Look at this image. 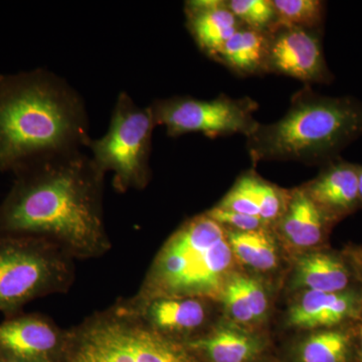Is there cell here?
<instances>
[{
	"mask_svg": "<svg viewBox=\"0 0 362 362\" xmlns=\"http://www.w3.org/2000/svg\"><path fill=\"white\" fill-rule=\"evenodd\" d=\"M0 204V233L54 243L74 259L112 247L104 221L105 173L83 150L42 157L14 173Z\"/></svg>",
	"mask_w": 362,
	"mask_h": 362,
	"instance_id": "6da1fadb",
	"label": "cell"
},
{
	"mask_svg": "<svg viewBox=\"0 0 362 362\" xmlns=\"http://www.w3.org/2000/svg\"><path fill=\"white\" fill-rule=\"evenodd\" d=\"M89 116L82 96L52 71L0 75V170L87 148Z\"/></svg>",
	"mask_w": 362,
	"mask_h": 362,
	"instance_id": "7a4b0ae2",
	"label": "cell"
},
{
	"mask_svg": "<svg viewBox=\"0 0 362 362\" xmlns=\"http://www.w3.org/2000/svg\"><path fill=\"white\" fill-rule=\"evenodd\" d=\"M361 135L362 101L322 96L306 85L292 97L280 120L259 123L246 137L247 150L254 163L300 161L324 165Z\"/></svg>",
	"mask_w": 362,
	"mask_h": 362,
	"instance_id": "3957f363",
	"label": "cell"
},
{
	"mask_svg": "<svg viewBox=\"0 0 362 362\" xmlns=\"http://www.w3.org/2000/svg\"><path fill=\"white\" fill-rule=\"evenodd\" d=\"M232 261L225 226L206 214L194 216L166 240L133 297L216 296Z\"/></svg>",
	"mask_w": 362,
	"mask_h": 362,
	"instance_id": "277c9868",
	"label": "cell"
},
{
	"mask_svg": "<svg viewBox=\"0 0 362 362\" xmlns=\"http://www.w3.org/2000/svg\"><path fill=\"white\" fill-rule=\"evenodd\" d=\"M61 362L199 361L185 344L159 337L113 304L66 329Z\"/></svg>",
	"mask_w": 362,
	"mask_h": 362,
	"instance_id": "5b68a950",
	"label": "cell"
},
{
	"mask_svg": "<svg viewBox=\"0 0 362 362\" xmlns=\"http://www.w3.org/2000/svg\"><path fill=\"white\" fill-rule=\"evenodd\" d=\"M75 278V259L54 243L0 233V312L6 317L33 300L66 294Z\"/></svg>",
	"mask_w": 362,
	"mask_h": 362,
	"instance_id": "8992f818",
	"label": "cell"
},
{
	"mask_svg": "<svg viewBox=\"0 0 362 362\" xmlns=\"http://www.w3.org/2000/svg\"><path fill=\"white\" fill-rule=\"evenodd\" d=\"M156 127L149 106H138L129 94L121 92L106 134L90 139L87 147L90 158L105 175L113 173V187L119 194L142 190L148 185Z\"/></svg>",
	"mask_w": 362,
	"mask_h": 362,
	"instance_id": "52a82bcc",
	"label": "cell"
},
{
	"mask_svg": "<svg viewBox=\"0 0 362 362\" xmlns=\"http://www.w3.org/2000/svg\"><path fill=\"white\" fill-rule=\"evenodd\" d=\"M156 126L170 137L201 133L216 138L233 134L251 135L259 126L255 112L259 104L249 97L233 99L225 95L211 100L173 96L154 100L149 105Z\"/></svg>",
	"mask_w": 362,
	"mask_h": 362,
	"instance_id": "ba28073f",
	"label": "cell"
},
{
	"mask_svg": "<svg viewBox=\"0 0 362 362\" xmlns=\"http://www.w3.org/2000/svg\"><path fill=\"white\" fill-rule=\"evenodd\" d=\"M266 73L287 76L306 85L332 82L333 75L324 57L321 30L276 23L269 32Z\"/></svg>",
	"mask_w": 362,
	"mask_h": 362,
	"instance_id": "9c48e42d",
	"label": "cell"
},
{
	"mask_svg": "<svg viewBox=\"0 0 362 362\" xmlns=\"http://www.w3.org/2000/svg\"><path fill=\"white\" fill-rule=\"evenodd\" d=\"M206 298L159 296L122 298L114 305L159 337L185 344L201 337L207 319Z\"/></svg>",
	"mask_w": 362,
	"mask_h": 362,
	"instance_id": "30bf717a",
	"label": "cell"
},
{
	"mask_svg": "<svg viewBox=\"0 0 362 362\" xmlns=\"http://www.w3.org/2000/svg\"><path fill=\"white\" fill-rule=\"evenodd\" d=\"M66 329L40 313H18L0 323V356L20 362H61Z\"/></svg>",
	"mask_w": 362,
	"mask_h": 362,
	"instance_id": "8fae6325",
	"label": "cell"
},
{
	"mask_svg": "<svg viewBox=\"0 0 362 362\" xmlns=\"http://www.w3.org/2000/svg\"><path fill=\"white\" fill-rule=\"evenodd\" d=\"M303 189L332 220H339L361 206L358 164L350 163L338 157L324 164L319 175Z\"/></svg>",
	"mask_w": 362,
	"mask_h": 362,
	"instance_id": "7c38bea8",
	"label": "cell"
},
{
	"mask_svg": "<svg viewBox=\"0 0 362 362\" xmlns=\"http://www.w3.org/2000/svg\"><path fill=\"white\" fill-rule=\"evenodd\" d=\"M185 14L195 44L213 59L243 25L223 0H189L185 2Z\"/></svg>",
	"mask_w": 362,
	"mask_h": 362,
	"instance_id": "4fadbf2b",
	"label": "cell"
},
{
	"mask_svg": "<svg viewBox=\"0 0 362 362\" xmlns=\"http://www.w3.org/2000/svg\"><path fill=\"white\" fill-rule=\"evenodd\" d=\"M185 345L199 362H261L265 351L259 338L232 328L209 331Z\"/></svg>",
	"mask_w": 362,
	"mask_h": 362,
	"instance_id": "5bb4252c",
	"label": "cell"
},
{
	"mask_svg": "<svg viewBox=\"0 0 362 362\" xmlns=\"http://www.w3.org/2000/svg\"><path fill=\"white\" fill-rule=\"evenodd\" d=\"M356 293H324L308 290L290 311L293 325L301 328H333L358 311Z\"/></svg>",
	"mask_w": 362,
	"mask_h": 362,
	"instance_id": "9a60e30c",
	"label": "cell"
},
{
	"mask_svg": "<svg viewBox=\"0 0 362 362\" xmlns=\"http://www.w3.org/2000/svg\"><path fill=\"white\" fill-rule=\"evenodd\" d=\"M278 221L286 239L299 247H314L322 242L328 225L334 221L303 188L290 194L284 214Z\"/></svg>",
	"mask_w": 362,
	"mask_h": 362,
	"instance_id": "2e32d148",
	"label": "cell"
},
{
	"mask_svg": "<svg viewBox=\"0 0 362 362\" xmlns=\"http://www.w3.org/2000/svg\"><path fill=\"white\" fill-rule=\"evenodd\" d=\"M268 45L269 32L242 25L226 40L214 59L244 77L265 74Z\"/></svg>",
	"mask_w": 362,
	"mask_h": 362,
	"instance_id": "e0dca14e",
	"label": "cell"
},
{
	"mask_svg": "<svg viewBox=\"0 0 362 362\" xmlns=\"http://www.w3.org/2000/svg\"><path fill=\"white\" fill-rule=\"evenodd\" d=\"M297 279L312 291L340 293L347 291L351 274L346 264L334 255L316 252L299 262Z\"/></svg>",
	"mask_w": 362,
	"mask_h": 362,
	"instance_id": "ac0fdd59",
	"label": "cell"
},
{
	"mask_svg": "<svg viewBox=\"0 0 362 362\" xmlns=\"http://www.w3.org/2000/svg\"><path fill=\"white\" fill-rule=\"evenodd\" d=\"M293 362H361L350 333L326 329L314 333L296 347Z\"/></svg>",
	"mask_w": 362,
	"mask_h": 362,
	"instance_id": "d6986e66",
	"label": "cell"
},
{
	"mask_svg": "<svg viewBox=\"0 0 362 362\" xmlns=\"http://www.w3.org/2000/svg\"><path fill=\"white\" fill-rule=\"evenodd\" d=\"M226 237L233 254L242 263L261 271L271 270L277 265L275 244L265 228L251 232L233 230Z\"/></svg>",
	"mask_w": 362,
	"mask_h": 362,
	"instance_id": "ffe728a7",
	"label": "cell"
},
{
	"mask_svg": "<svg viewBox=\"0 0 362 362\" xmlns=\"http://www.w3.org/2000/svg\"><path fill=\"white\" fill-rule=\"evenodd\" d=\"M235 187L240 188L254 202L259 209V218L268 223L278 221L282 216L290 199V194H286L268 181L262 180L252 171H247L240 176Z\"/></svg>",
	"mask_w": 362,
	"mask_h": 362,
	"instance_id": "44dd1931",
	"label": "cell"
},
{
	"mask_svg": "<svg viewBox=\"0 0 362 362\" xmlns=\"http://www.w3.org/2000/svg\"><path fill=\"white\" fill-rule=\"evenodd\" d=\"M277 23L321 30L325 16V2L320 0H273Z\"/></svg>",
	"mask_w": 362,
	"mask_h": 362,
	"instance_id": "7402d4cb",
	"label": "cell"
},
{
	"mask_svg": "<svg viewBox=\"0 0 362 362\" xmlns=\"http://www.w3.org/2000/svg\"><path fill=\"white\" fill-rule=\"evenodd\" d=\"M228 8L243 25L270 32L278 23L273 0H230Z\"/></svg>",
	"mask_w": 362,
	"mask_h": 362,
	"instance_id": "603a6c76",
	"label": "cell"
},
{
	"mask_svg": "<svg viewBox=\"0 0 362 362\" xmlns=\"http://www.w3.org/2000/svg\"><path fill=\"white\" fill-rule=\"evenodd\" d=\"M223 293L226 307L235 320L242 323H249L255 320L251 307L240 287L239 275H235L228 280Z\"/></svg>",
	"mask_w": 362,
	"mask_h": 362,
	"instance_id": "cb8c5ba5",
	"label": "cell"
},
{
	"mask_svg": "<svg viewBox=\"0 0 362 362\" xmlns=\"http://www.w3.org/2000/svg\"><path fill=\"white\" fill-rule=\"evenodd\" d=\"M206 214L220 225L230 226V228H233V230H239V232H251V230H261V228H264V226L269 225L268 223L262 220L261 218H258V216L238 214L235 211L220 209L218 206L209 209Z\"/></svg>",
	"mask_w": 362,
	"mask_h": 362,
	"instance_id": "d4e9b609",
	"label": "cell"
},
{
	"mask_svg": "<svg viewBox=\"0 0 362 362\" xmlns=\"http://www.w3.org/2000/svg\"><path fill=\"white\" fill-rule=\"evenodd\" d=\"M239 280L240 287L247 298V303L251 307L255 320H258L259 318L263 317L268 308L266 293L262 285L251 278L239 275Z\"/></svg>",
	"mask_w": 362,
	"mask_h": 362,
	"instance_id": "484cf974",
	"label": "cell"
},
{
	"mask_svg": "<svg viewBox=\"0 0 362 362\" xmlns=\"http://www.w3.org/2000/svg\"><path fill=\"white\" fill-rule=\"evenodd\" d=\"M357 350H358L359 361L362 362V325L358 332V341H357Z\"/></svg>",
	"mask_w": 362,
	"mask_h": 362,
	"instance_id": "4316f807",
	"label": "cell"
},
{
	"mask_svg": "<svg viewBox=\"0 0 362 362\" xmlns=\"http://www.w3.org/2000/svg\"><path fill=\"white\" fill-rule=\"evenodd\" d=\"M358 187H359V201L362 206V165H358Z\"/></svg>",
	"mask_w": 362,
	"mask_h": 362,
	"instance_id": "83f0119b",
	"label": "cell"
},
{
	"mask_svg": "<svg viewBox=\"0 0 362 362\" xmlns=\"http://www.w3.org/2000/svg\"><path fill=\"white\" fill-rule=\"evenodd\" d=\"M0 362H20V361H13V359L7 358V357L0 356Z\"/></svg>",
	"mask_w": 362,
	"mask_h": 362,
	"instance_id": "f1b7e54d",
	"label": "cell"
}]
</instances>
